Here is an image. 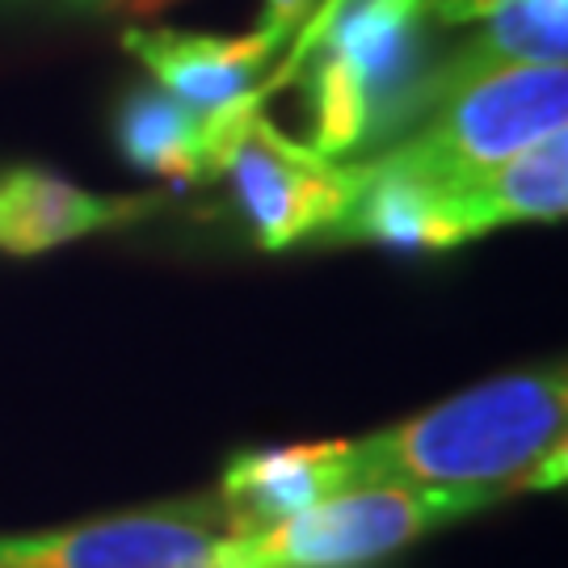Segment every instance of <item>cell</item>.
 I'll use <instances>...</instances> for the list:
<instances>
[{"mask_svg":"<svg viewBox=\"0 0 568 568\" xmlns=\"http://www.w3.org/2000/svg\"><path fill=\"white\" fill-rule=\"evenodd\" d=\"M126 51L152 72L169 98L190 105L194 114H220L244 102L257 89L270 60L286 42L270 30L253 34H190V30H126Z\"/></svg>","mask_w":568,"mask_h":568,"instance_id":"9c48e42d","label":"cell"},{"mask_svg":"<svg viewBox=\"0 0 568 568\" xmlns=\"http://www.w3.org/2000/svg\"><path fill=\"white\" fill-rule=\"evenodd\" d=\"M114 140L122 156L169 185H199L211 178L206 114L169 98L161 84H135L119 102Z\"/></svg>","mask_w":568,"mask_h":568,"instance_id":"4fadbf2b","label":"cell"},{"mask_svg":"<svg viewBox=\"0 0 568 568\" xmlns=\"http://www.w3.org/2000/svg\"><path fill=\"white\" fill-rule=\"evenodd\" d=\"M434 26H471V39L443 68L565 63L568 0H426Z\"/></svg>","mask_w":568,"mask_h":568,"instance_id":"7c38bea8","label":"cell"},{"mask_svg":"<svg viewBox=\"0 0 568 568\" xmlns=\"http://www.w3.org/2000/svg\"><path fill=\"white\" fill-rule=\"evenodd\" d=\"M464 241L509 224H560L568 211V135L556 131L527 152L450 190Z\"/></svg>","mask_w":568,"mask_h":568,"instance_id":"8fae6325","label":"cell"},{"mask_svg":"<svg viewBox=\"0 0 568 568\" xmlns=\"http://www.w3.org/2000/svg\"><path fill=\"white\" fill-rule=\"evenodd\" d=\"M161 206L152 194H93L39 164L0 169V253L39 257L81 236L131 227Z\"/></svg>","mask_w":568,"mask_h":568,"instance_id":"52a82bcc","label":"cell"},{"mask_svg":"<svg viewBox=\"0 0 568 568\" xmlns=\"http://www.w3.org/2000/svg\"><path fill=\"white\" fill-rule=\"evenodd\" d=\"M325 0H265V18H262V30L270 34H278V39H291L300 26L312 21V13L321 9Z\"/></svg>","mask_w":568,"mask_h":568,"instance_id":"5bb4252c","label":"cell"},{"mask_svg":"<svg viewBox=\"0 0 568 568\" xmlns=\"http://www.w3.org/2000/svg\"><path fill=\"white\" fill-rule=\"evenodd\" d=\"M257 102L262 93L206 114L211 178L227 182L265 253L325 241L354 199V164L328 161L316 148L283 135Z\"/></svg>","mask_w":568,"mask_h":568,"instance_id":"277c9868","label":"cell"},{"mask_svg":"<svg viewBox=\"0 0 568 568\" xmlns=\"http://www.w3.org/2000/svg\"><path fill=\"white\" fill-rule=\"evenodd\" d=\"M565 363L523 366L467 387L400 426L349 443L354 485L392 480L509 497L565 485Z\"/></svg>","mask_w":568,"mask_h":568,"instance_id":"6da1fadb","label":"cell"},{"mask_svg":"<svg viewBox=\"0 0 568 568\" xmlns=\"http://www.w3.org/2000/svg\"><path fill=\"white\" fill-rule=\"evenodd\" d=\"M63 9H89V13H161L178 0H47Z\"/></svg>","mask_w":568,"mask_h":568,"instance_id":"9a60e30c","label":"cell"},{"mask_svg":"<svg viewBox=\"0 0 568 568\" xmlns=\"http://www.w3.org/2000/svg\"><path fill=\"white\" fill-rule=\"evenodd\" d=\"M565 63H438L417 122L371 156L408 178L459 190L471 178L506 164L509 156L527 152L530 143L565 131Z\"/></svg>","mask_w":568,"mask_h":568,"instance_id":"3957f363","label":"cell"},{"mask_svg":"<svg viewBox=\"0 0 568 568\" xmlns=\"http://www.w3.org/2000/svg\"><path fill=\"white\" fill-rule=\"evenodd\" d=\"M342 488H354L349 443H300V447L241 450L224 467L215 506L227 535L257 539L270 527L304 514Z\"/></svg>","mask_w":568,"mask_h":568,"instance_id":"ba28073f","label":"cell"},{"mask_svg":"<svg viewBox=\"0 0 568 568\" xmlns=\"http://www.w3.org/2000/svg\"><path fill=\"white\" fill-rule=\"evenodd\" d=\"M354 199L325 244H384L405 253H447L467 244L450 190L408 178L375 156L354 161Z\"/></svg>","mask_w":568,"mask_h":568,"instance_id":"30bf717a","label":"cell"},{"mask_svg":"<svg viewBox=\"0 0 568 568\" xmlns=\"http://www.w3.org/2000/svg\"><path fill=\"white\" fill-rule=\"evenodd\" d=\"M438 63L426 0H325L307 26V148L342 161L400 140Z\"/></svg>","mask_w":568,"mask_h":568,"instance_id":"7a4b0ae2","label":"cell"},{"mask_svg":"<svg viewBox=\"0 0 568 568\" xmlns=\"http://www.w3.org/2000/svg\"><path fill=\"white\" fill-rule=\"evenodd\" d=\"M0 568H274L227 535L215 497L0 535Z\"/></svg>","mask_w":568,"mask_h":568,"instance_id":"8992f818","label":"cell"},{"mask_svg":"<svg viewBox=\"0 0 568 568\" xmlns=\"http://www.w3.org/2000/svg\"><path fill=\"white\" fill-rule=\"evenodd\" d=\"M493 501L497 497L471 488L366 480L333 493L244 544L274 568H363L426 539L429 530H443L476 509H488Z\"/></svg>","mask_w":568,"mask_h":568,"instance_id":"5b68a950","label":"cell"}]
</instances>
